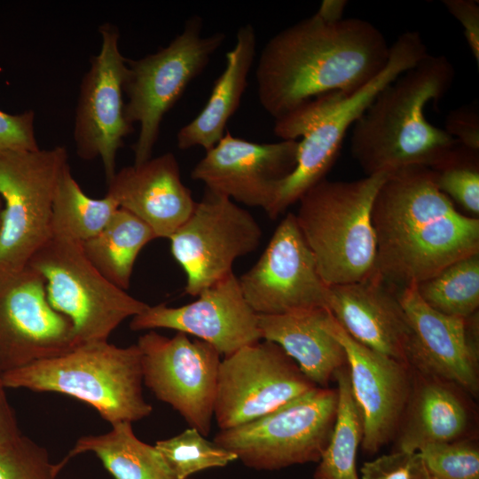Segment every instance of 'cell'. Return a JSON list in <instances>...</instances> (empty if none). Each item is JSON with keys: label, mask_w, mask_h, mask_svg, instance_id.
Instances as JSON below:
<instances>
[{"label": "cell", "mask_w": 479, "mask_h": 479, "mask_svg": "<svg viewBox=\"0 0 479 479\" xmlns=\"http://www.w3.org/2000/svg\"><path fill=\"white\" fill-rule=\"evenodd\" d=\"M389 47L365 20L331 23L313 14L264 45L255 72L259 102L276 120L321 96H350L382 71Z\"/></svg>", "instance_id": "6da1fadb"}, {"label": "cell", "mask_w": 479, "mask_h": 479, "mask_svg": "<svg viewBox=\"0 0 479 479\" xmlns=\"http://www.w3.org/2000/svg\"><path fill=\"white\" fill-rule=\"evenodd\" d=\"M372 222L376 272L397 288L479 253V218L457 209L428 167L389 173L374 198Z\"/></svg>", "instance_id": "7a4b0ae2"}, {"label": "cell", "mask_w": 479, "mask_h": 479, "mask_svg": "<svg viewBox=\"0 0 479 479\" xmlns=\"http://www.w3.org/2000/svg\"><path fill=\"white\" fill-rule=\"evenodd\" d=\"M455 69L444 55L428 54L384 87L355 122L351 154L366 176L411 166L430 169L459 142L425 115L452 88Z\"/></svg>", "instance_id": "3957f363"}, {"label": "cell", "mask_w": 479, "mask_h": 479, "mask_svg": "<svg viewBox=\"0 0 479 479\" xmlns=\"http://www.w3.org/2000/svg\"><path fill=\"white\" fill-rule=\"evenodd\" d=\"M428 54L418 31L401 34L389 47L382 71L350 96L328 94L310 100L275 120L273 132L282 140H298L296 164L282 180L265 211L275 219L314 185L326 178L345 135L377 94Z\"/></svg>", "instance_id": "277c9868"}, {"label": "cell", "mask_w": 479, "mask_h": 479, "mask_svg": "<svg viewBox=\"0 0 479 479\" xmlns=\"http://www.w3.org/2000/svg\"><path fill=\"white\" fill-rule=\"evenodd\" d=\"M0 380L5 389L57 392L77 398L111 425L132 423L153 411L143 395L141 353L137 344L83 343L66 354L5 373Z\"/></svg>", "instance_id": "5b68a950"}, {"label": "cell", "mask_w": 479, "mask_h": 479, "mask_svg": "<svg viewBox=\"0 0 479 479\" xmlns=\"http://www.w3.org/2000/svg\"><path fill=\"white\" fill-rule=\"evenodd\" d=\"M389 174L351 181L326 178L299 200L298 226L328 287L360 281L376 271L372 208Z\"/></svg>", "instance_id": "8992f818"}, {"label": "cell", "mask_w": 479, "mask_h": 479, "mask_svg": "<svg viewBox=\"0 0 479 479\" xmlns=\"http://www.w3.org/2000/svg\"><path fill=\"white\" fill-rule=\"evenodd\" d=\"M27 265L43 277L48 302L71 321L80 345L107 341L149 306L104 277L80 242L51 238Z\"/></svg>", "instance_id": "52a82bcc"}, {"label": "cell", "mask_w": 479, "mask_h": 479, "mask_svg": "<svg viewBox=\"0 0 479 479\" xmlns=\"http://www.w3.org/2000/svg\"><path fill=\"white\" fill-rule=\"evenodd\" d=\"M201 30V18L191 17L169 45L139 59L127 60L124 115L130 125H139L133 145L134 164L151 159L165 114L225 40L222 32L202 36Z\"/></svg>", "instance_id": "ba28073f"}, {"label": "cell", "mask_w": 479, "mask_h": 479, "mask_svg": "<svg viewBox=\"0 0 479 479\" xmlns=\"http://www.w3.org/2000/svg\"><path fill=\"white\" fill-rule=\"evenodd\" d=\"M338 398L337 389L316 387L254 420L219 430L213 442L259 470L318 462L333 435Z\"/></svg>", "instance_id": "9c48e42d"}, {"label": "cell", "mask_w": 479, "mask_h": 479, "mask_svg": "<svg viewBox=\"0 0 479 479\" xmlns=\"http://www.w3.org/2000/svg\"><path fill=\"white\" fill-rule=\"evenodd\" d=\"M65 147L0 152V269L20 270L51 238L55 189Z\"/></svg>", "instance_id": "30bf717a"}, {"label": "cell", "mask_w": 479, "mask_h": 479, "mask_svg": "<svg viewBox=\"0 0 479 479\" xmlns=\"http://www.w3.org/2000/svg\"><path fill=\"white\" fill-rule=\"evenodd\" d=\"M263 230L247 209L205 188L187 220L168 239L186 276L185 293L201 291L232 273L234 262L255 251Z\"/></svg>", "instance_id": "8fae6325"}, {"label": "cell", "mask_w": 479, "mask_h": 479, "mask_svg": "<svg viewBox=\"0 0 479 479\" xmlns=\"http://www.w3.org/2000/svg\"><path fill=\"white\" fill-rule=\"evenodd\" d=\"M143 383L204 436L211 428L221 354L209 343L177 332L139 336Z\"/></svg>", "instance_id": "7c38bea8"}, {"label": "cell", "mask_w": 479, "mask_h": 479, "mask_svg": "<svg viewBox=\"0 0 479 479\" xmlns=\"http://www.w3.org/2000/svg\"><path fill=\"white\" fill-rule=\"evenodd\" d=\"M316 387L278 344L259 341L221 359L214 418L219 430L232 428Z\"/></svg>", "instance_id": "4fadbf2b"}, {"label": "cell", "mask_w": 479, "mask_h": 479, "mask_svg": "<svg viewBox=\"0 0 479 479\" xmlns=\"http://www.w3.org/2000/svg\"><path fill=\"white\" fill-rule=\"evenodd\" d=\"M79 345L71 321L48 302L39 273L28 265L0 269V376Z\"/></svg>", "instance_id": "5bb4252c"}, {"label": "cell", "mask_w": 479, "mask_h": 479, "mask_svg": "<svg viewBox=\"0 0 479 479\" xmlns=\"http://www.w3.org/2000/svg\"><path fill=\"white\" fill-rule=\"evenodd\" d=\"M238 279L257 315L327 309L328 286L294 213L280 221L256 263Z\"/></svg>", "instance_id": "9a60e30c"}, {"label": "cell", "mask_w": 479, "mask_h": 479, "mask_svg": "<svg viewBox=\"0 0 479 479\" xmlns=\"http://www.w3.org/2000/svg\"><path fill=\"white\" fill-rule=\"evenodd\" d=\"M101 46L90 59L75 111L74 140L83 160H101L106 180L115 174V160L123 140L133 131L124 115L123 86L127 59L120 51V34L112 24L99 27Z\"/></svg>", "instance_id": "2e32d148"}, {"label": "cell", "mask_w": 479, "mask_h": 479, "mask_svg": "<svg viewBox=\"0 0 479 479\" xmlns=\"http://www.w3.org/2000/svg\"><path fill=\"white\" fill-rule=\"evenodd\" d=\"M398 296L411 328L405 349L407 365L475 397L479 391L478 311L465 318L442 314L422 301L415 285L399 288Z\"/></svg>", "instance_id": "e0dca14e"}, {"label": "cell", "mask_w": 479, "mask_h": 479, "mask_svg": "<svg viewBox=\"0 0 479 479\" xmlns=\"http://www.w3.org/2000/svg\"><path fill=\"white\" fill-rule=\"evenodd\" d=\"M298 140L255 143L224 136L191 172L205 188L248 207L268 209L279 184L296 164Z\"/></svg>", "instance_id": "ac0fdd59"}, {"label": "cell", "mask_w": 479, "mask_h": 479, "mask_svg": "<svg viewBox=\"0 0 479 479\" xmlns=\"http://www.w3.org/2000/svg\"><path fill=\"white\" fill-rule=\"evenodd\" d=\"M179 307L149 305L131 318L132 331L172 329L195 336L224 357L262 340L258 315L247 302L232 272Z\"/></svg>", "instance_id": "d6986e66"}, {"label": "cell", "mask_w": 479, "mask_h": 479, "mask_svg": "<svg viewBox=\"0 0 479 479\" xmlns=\"http://www.w3.org/2000/svg\"><path fill=\"white\" fill-rule=\"evenodd\" d=\"M330 327L344 349L351 391L363 418L360 446L372 456L395 437L410 394L412 370L357 342L333 315Z\"/></svg>", "instance_id": "ffe728a7"}, {"label": "cell", "mask_w": 479, "mask_h": 479, "mask_svg": "<svg viewBox=\"0 0 479 479\" xmlns=\"http://www.w3.org/2000/svg\"><path fill=\"white\" fill-rule=\"evenodd\" d=\"M398 291L375 271L360 281L328 287L327 309L357 342L407 364L411 328Z\"/></svg>", "instance_id": "44dd1931"}, {"label": "cell", "mask_w": 479, "mask_h": 479, "mask_svg": "<svg viewBox=\"0 0 479 479\" xmlns=\"http://www.w3.org/2000/svg\"><path fill=\"white\" fill-rule=\"evenodd\" d=\"M107 183L106 194L119 208L147 224L157 239H169L196 205L191 190L181 180L172 153L124 167Z\"/></svg>", "instance_id": "7402d4cb"}, {"label": "cell", "mask_w": 479, "mask_h": 479, "mask_svg": "<svg viewBox=\"0 0 479 479\" xmlns=\"http://www.w3.org/2000/svg\"><path fill=\"white\" fill-rule=\"evenodd\" d=\"M412 370V385L397 433L395 450L422 447L466 438L473 412L460 389Z\"/></svg>", "instance_id": "603a6c76"}, {"label": "cell", "mask_w": 479, "mask_h": 479, "mask_svg": "<svg viewBox=\"0 0 479 479\" xmlns=\"http://www.w3.org/2000/svg\"><path fill=\"white\" fill-rule=\"evenodd\" d=\"M328 309L315 308L278 315H258L262 340L278 344L318 387L327 388L347 365L343 347L333 334Z\"/></svg>", "instance_id": "cb8c5ba5"}, {"label": "cell", "mask_w": 479, "mask_h": 479, "mask_svg": "<svg viewBox=\"0 0 479 479\" xmlns=\"http://www.w3.org/2000/svg\"><path fill=\"white\" fill-rule=\"evenodd\" d=\"M255 52V30L251 24H245L237 31L234 47L225 55L224 69L215 82L206 105L177 132L179 149L200 146L208 151L224 136L227 122L246 90Z\"/></svg>", "instance_id": "d4e9b609"}, {"label": "cell", "mask_w": 479, "mask_h": 479, "mask_svg": "<svg viewBox=\"0 0 479 479\" xmlns=\"http://www.w3.org/2000/svg\"><path fill=\"white\" fill-rule=\"evenodd\" d=\"M85 452L94 453L114 479H176L157 448L136 436L131 422H118L107 433L80 437L59 462L60 467Z\"/></svg>", "instance_id": "484cf974"}, {"label": "cell", "mask_w": 479, "mask_h": 479, "mask_svg": "<svg viewBox=\"0 0 479 479\" xmlns=\"http://www.w3.org/2000/svg\"><path fill=\"white\" fill-rule=\"evenodd\" d=\"M155 239L147 224L119 208L103 230L82 246L93 266L109 281L126 290L137 255Z\"/></svg>", "instance_id": "4316f807"}, {"label": "cell", "mask_w": 479, "mask_h": 479, "mask_svg": "<svg viewBox=\"0 0 479 479\" xmlns=\"http://www.w3.org/2000/svg\"><path fill=\"white\" fill-rule=\"evenodd\" d=\"M119 208L109 195L92 199L73 177L69 164L62 169L54 192L51 238L82 243L96 236Z\"/></svg>", "instance_id": "83f0119b"}, {"label": "cell", "mask_w": 479, "mask_h": 479, "mask_svg": "<svg viewBox=\"0 0 479 479\" xmlns=\"http://www.w3.org/2000/svg\"><path fill=\"white\" fill-rule=\"evenodd\" d=\"M338 409L331 439L314 473L315 479H360L357 450L364 435L363 418L353 397L347 365L334 374Z\"/></svg>", "instance_id": "f1b7e54d"}, {"label": "cell", "mask_w": 479, "mask_h": 479, "mask_svg": "<svg viewBox=\"0 0 479 479\" xmlns=\"http://www.w3.org/2000/svg\"><path fill=\"white\" fill-rule=\"evenodd\" d=\"M415 287L433 310L452 317L471 316L479 307V253L449 264Z\"/></svg>", "instance_id": "f546056e"}, {"label": "cell", "mask_w": 479, "mask_h": 479, "mask_svg": "<svg viewBox=\"0 0 479 479\" xmlns=\"http://www.w3.org/2000/svg\"><path fill=\"white\" fill-rule=\"evenodd\" d=\"M154 446L176 479H190L197 472L223 467L237 460L234 453L207 440L192 427L175 436L157 441Z\"/></svg>", "instance_id": "4dcf8cb0"}, {"label": "cell", "mask_w": 479, "mask_h": 479, "mask_svg": "<svg viewBox=\"0 0 479 479\" xmlns=\"http://www.w3.org/2000/svg\"><path fill=\"white\" fill-rule=\"evenodd\" d=\"M432 169L439 190L466 215L479 218V151L458 143Z\"/></svg>", "instance_id": "1f68e13d"}, {"label": "cell", "mask_w": 479, "mask_h": 479, "mask_svg": "<svg viewBox=\"0 0 479 479\" xmlns=\"http://www.w3.org/2000/svg\"><path fill=\"white\" fill-rule=\"evenodd\" d=\"M419 452L434 479H479V449L474 440L430 444Z\"/></svg>", "instance_id": "d6a6232c"}, {"label": "cell", "mask_w": 479, "mask_h": 479, "mask_svg": "<svg viewBox=\"0 0 479 479\" xmlns=\"http://www.w3.org/2000/svg\"><path fill=\"white\" fill-rule=\"evenodd\" d=\"M61 469L44 447L24 436L0 450V479H56Z\"/></svg>", "instance_id": "836d02e7"}, {"label": "cell", "mask_w": 479, "mask_h": 479, "mask_svg": "<svg viewBox=\"0 0 479 479\" xmlns=\"http://www.w3.org/2000/svg\"><path fill=\"white\" fill-rule=\"evenodd\" d=\"M361 479H429L424 460L419 452L394 450L360 468Z\"/></svg>", "instance_id": "e575fe53"}, {"label": "cell", "mask_w": 479, "mask_h": 479, "mask_svg": "<svg viewBox=\"0 0 479 479\" xmlns=\"http://www.w3.org/2000/svg\"><path fill=\"white\" fill-rule=\"evenodd\" d=\"M35 113L10 114L0 110V152L35 151Z\"/></svg>", "instance_id": "d590c367"}, {"label": "cell", "mask_w": 479, "mask_h": 479, "mask_svg": "<svg viewBox=\"0 0 479 479\" xmlns=\"http://www.w3.org/2000/svg\"><path fill=\"white\" fill-rule=\"evenodd\" d=\"M444 130L460 145L479 151L478 104H465L452 110L445 117Z\"/></svg>", "instance_id": "8d00e7d4"}, {"label": "cell", "mask_w": 479, "mask_h": 479, "mask_svg": "<svg viewBox=\"0 0 479 479\" xmlns=\"http://www.w3.org/2000/svg\"><path fill=\"white\" fill-rule=\"evenodd\" d=\"M443 4L463 27L472 56L479 67V2L477 0H444Z\"/></svg>", "instance_id": "74e56055"}, {"label": "cell", "mask_w": 479, "mask_h": 479, "mask_svg": "<svg viewBox=\"0 0 479 479\" xmlns=\"http://www.w3.org/2000/svg\"><path fill=\"white\" fill-rule=\"evenodd\" d=\"M21 436L13 409L7 400L5 388L0 380V450L12 444Z\"/></svg>", "instance_id": "f35d334b"}, {"label": "cell", "mask_w": 479, "mask_h": 479, "mask_svg": "<svg viewBox=\"0 0 479 479\" xmlns=\"http://www.w3.org/2000/svg\"><path fill=\"white\" fill-rule=\"evenodd\" d=\"M347 4L346 0H324L315 14L326 22H338L343 19Z\"/></svg>", "instance_id": "ab89813d"}, {"label": "cell", "mask_w": 479, "mask_h": 479, "mask_svg": "<svg viewBox=\"0 0 479 479\" xmlns=\"http://www.w3.org/2000/svg\"><path fill=\"white\" fill-rule=\"evenodd\" d=\"M429 479H434V478H432V477H429Z\"/></svg>", "instance_id": "60d3db41"}, {"label": "cell", "mask_w": 479, "mask_h": 479, "mask_svg": "<svg viewBox=\"0 0 479 479\" xmlns=\"http://www.w3.org/2000/svg\"><path fill=\"white\" fill-rule=\"evenodd\" d=\"M0 215H1V210H0ZM0 221H1V219H0Z\"/></svg>", "instance_id": "b9f144b4"}, {"label": "cell", "mask_w": 479, "mask_h": 479, "mask_svg": "<svg viewBox=\"0 0 479 479\" xmlns=\"http://www.w3.org/2000/svg\"><path fill=\"white\" fill-rule=\"evenodd\" d=\"M190 479H192V478H190Z\"/></svg>", "instance_id": "7bdbcfd3"}]
</instances>
